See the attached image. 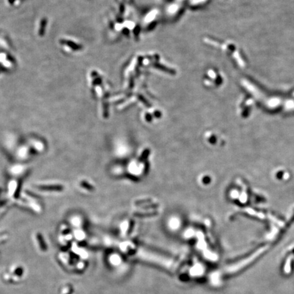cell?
<instances>
[{
	"mask_svg": "<svg viewBox=\"0 0 294 294\" xmlns=\"http://www.w3.org/2000/svg\"><path fill=\"white\" fill-rule=\"evenodd\" d=\"M40 189H43V190H56V191H59L62 189L61 186H47V187H41Z\"/></svg>",
	"mask_w": 294,
	"mask_h": 294,
	"instance_id": "obj_1",
	"label": "cell"
}]
</instances>
